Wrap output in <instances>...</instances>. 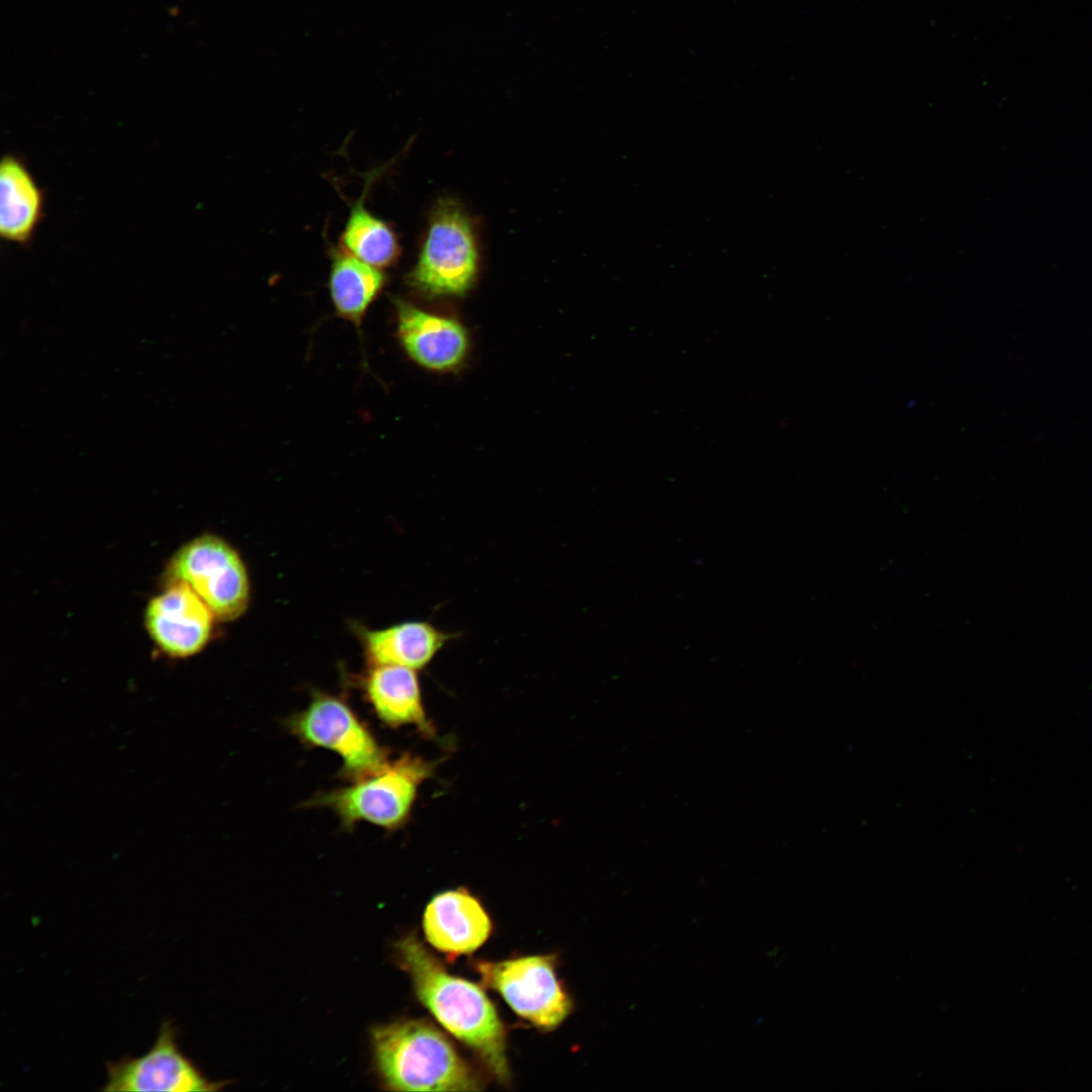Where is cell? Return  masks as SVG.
<instances>
[{
    "label": "cell",
    "mask_w": 1092,
    "mask_h": 1092,
    "mask_svg": "<svg viewBox=\"0 0 1092 1092\" xmlns=\"http://www.w3.org/2000/svg\"><path fill=\"white\" fill-rule=\"evenodd\" d=\"M398 962L410 975L417 997L440 1024L470 1048L499 1082L511 1078L506 1031L484 991L450 975L415 934L396 944Z\"/></svg>",
    "instance_id": "cell-1"
},
{
    "label": "cell",
    "mask_w": 1092,
    "mask_h": 1092,
    "mask_svg": "<svg viewBox=\"0 0 1092 1092\" xmlns=\"http://www.w3.org/2000/svg\"><path fill=\"white\" fill-rule=\"evenodd\" d=\"M371 1040L382 1084L393 1091H477L482 1082L450 1040L422 1019L375 1026Z\"/></svg>",
    "instance_id": "cell-2"
},
{
    "label": "cell",
    "mask_w": 1092,
    "mask_h": 1092,
    "mask_svg": "<svg viewBox=\"0 0 1092 1092\" xmlns=\"http://www.w3.org/2000/svg\"><path fill=\"white\" fill-rule=\"evenodd\" d=\"M434 769V762L403 753L349 786L315 795L305 806L330 809L346 830L362 821L395 830L405 823L419 788Z\"/></svg>",
    "instance_id": "cell-3"
},
{
    "label": "cell",
    "mask_w": 1092,
    "mask_h": 1092,
    "mask_svg": "<svg viewBox=\"0 0 1092 1092\" xmlns=\"http://www.w3.org/2000/svg\"><path fill=\"white\" fill-rule=\"evenodd\" d=\"M478 269V244L469 214L453 199H441L432 211L407 284L426 296H461L475 283Z\"/></svg>",
    "instance_id": "cell-4"
},
{
    "label": "cell",
    "mask_w": 1092,
    "mask_h": 1092,
    "mask_svg": "<svg viewBox=\"0 0 1092 1092\" xmlns=\"http://www.w3.org/2000/svg\"><path fill=\"white\" fill-rule=\"evenodd\" d=\"M172 581L190 585L216 621H234L249 607L247 567L239 552L216 535H200L173 554L164 575L165 583Z\"/></svg>",
    "instance_id": "cell-5"
},
{
    "label": "cell",
    "mask_w": 1092,
    "mask_h": 1092,
    "mask_svg": "<svg viewBox=\"0 0 1092 1092\" xmlns=\"http://www.w3.org/2000/svg\"><path fill=\"white\" fill-rule=\"evenodd\" d=\"M286 725L301 743L338 754L341 775L351 782L380 770L390 760L387 750L341 697L315 692L306 708L292 715Z\"/></svg>",
    "instance_id": "cell-6"
},
{
    "label": "cell",
    "mask_w": 1092,
    "mask_h": 1092,
    "mask_svg": "<svg viewBox=\"0 0 1092 1092\" xmlns=\"http://www.w3.org/2000/svg\"><path fill=\"white\" fill-rule=\"evenodd\" d=\"M555 957L530 956L500 962H477L483 984L503 996L522 1018L553 1029L571 1011L572 1003L555 971Z\"/></svg>",
    "instance_id": "cell-7"
},
{
    "label": "cell",
    "mask_w": 1092,
    "mask_h": 1092,
    "mask_svg": "<svg viewBox=\"0 0 1092 1092\" xmlns=\"http://www.w3.org/2000/svg\"><path fill=\"white\" fill-rule=\"evenodd\" d=\"M107 1081L102 1091H216L223 1083L207 1080L182 1053L178 1028L165 1019L153 1046L143 1056L106 1063Z\"/></svg>",
    "instance_id": "cell-8"
},
{
    "label": "cell",
    "mask_w": 1092,
    "mask_h": 1092,
    "mask_svg": "<svg viewBox=\"0 0 1092 1092\" xmlns=\"http://www.w3.org/2000/svg\"><path fill=\"white\" fill-rule=\"evenodd\" d=\"M215 617L182 581L165 583L145 612V625L155 645L166 655L185 658L199 653L209 642Z\"/></svg>",
    "instance_id": "cell-9"
},
{
    "label": "cell",
    "mask_w": 1092,
    "mask_h": 1092,
    "mask_svg": "<svg viewBox=\"0 0 1092 1092\" xmlns=\"http://www.w3.org/2000/svg\"><path fill=\"white\" fill-rule=\"evenodd\" d=\"M397 337L405 353L432 371H451L466 358L469 338L455 318L395 298Z\"/></svg>",
    "instance_id": "cell-10"
},
{
    "label": "cell",
    "mask_w": 1092,
    "mask_h": 1092,
    "mask_svg": "<svg viewBox=\"0 0 1092 1092\" xmlns=\"http://www.w3.org/2000/svg\"><path fill=\"white\" fill-rule=\"evenodd\" d=\"M427 940L451 956L470 953L481 946L491 931L490 919L479 901L466 890L435 896L423 919Z\"/></svg>",
    "instance_id": "cell-11"
},
{
    "label": "cell",
    "mask_w": 1092,
    "mask_h": 1092,
    "mask_svg": "<svg viewBox=\"0 0 1092 1092\" xmlns=\"http://www.w3.org/2000/svg\"><path fill=\"white\" fill-rule=\"evenodd\" d=\"M46 216V192L22 156L8 153L0 163V237L28 247Z\"/></svg>",
    "instance_id": "cell-12"
},
{
    "label": "cell",
    "mask_w": 1092,
    "mask_h": 1092,
    "mask_svg": "<svg viewBox=\"0 0 1092 1092\" xmlns=\"http://www.w3.org/2000/svg\"><path fill=\"white\" fill-rule=\"evenodd\" d=\"M458 634L427 621H404L382 629H363L360 639L368 666L426 667Z\"/></svg>",
    "instance_id": "cell-13"
},
{
    "label": "cell",
    "mask_w": 1092,
    "mask_h": 1092,
    "mask_svg": "<svg viewBox=\"0 0 1092 1092\" xmlns=\"http://www.w3.org/2000/svg\"><path fill=\"white\" fill-rule=\"evenodd\" d=\"M362 686L366 700L386 726L413 725L422 733L433 734L417 670L398 665L369 666Z\"/></svg>",
    "instance_id": "cell-14"
},
{
    "label": "cell",
    "mask_w": 1092,
    "mask_h": 1092,
    "mask_svg": "<svg viewBox=\"0 0 1092 1092\" xmlns=\"http://www.w3.org/2000/svg\"><path fill=\"white\" fill-rule=\"evenodd\" d=\"M386 283L382 269L374 267L342 247L331 251L329 291L339 316L357 329Z\"/></svg>",
    "instance_id": "cell-15"
},
{
    "label": "cell",
    "mask_w": 1092,
    "mask_h": 1092,
    "mask_svg": "<svg viewBox=\"0 0 1092 1092\" xmlns=\"http://www.w3.org/2000/svg\"><path fill=\"white\" fill-rule=\"evenodd\" d=\"M364 194L351 206L340 238V247L356 258L383 269L399 257L400 246L394 231L365 205Z\"/></svg>",
    "instance_id": "cell-16"
}]
</instances>
